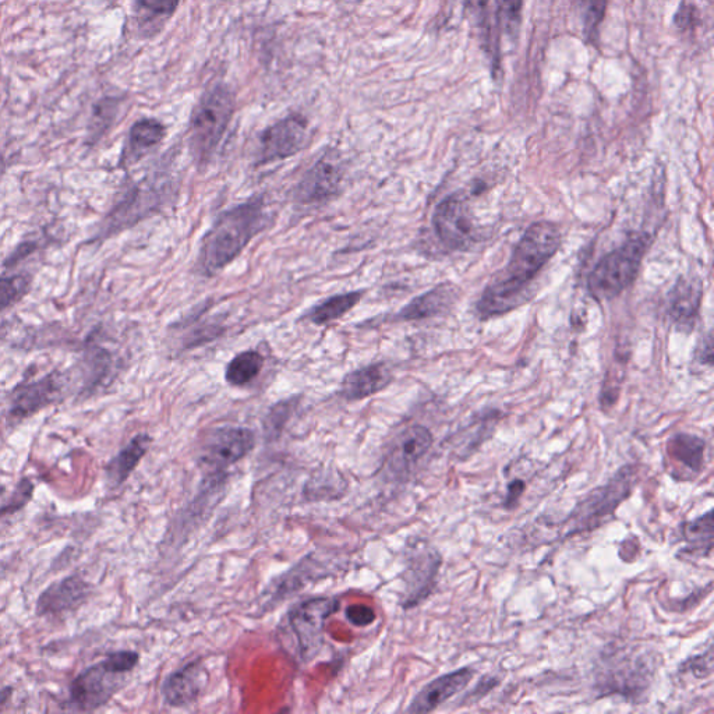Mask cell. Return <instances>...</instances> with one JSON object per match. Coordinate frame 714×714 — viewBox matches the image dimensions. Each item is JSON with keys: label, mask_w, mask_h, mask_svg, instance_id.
<instances>
[{"label": "cell", "mask_w": 714, "mask_h": 714, "mask_svg": "<svg viewBox=\"0 0 714 714\" xmlns=\"http://www.w3.org/2000/svg\"><path fill=\"white\" fill-rule=\"evenodd\" d=\"M263 200H253L226 211L205 236L199 257L207 274L224 270L267 225Z\"/></svg>", "instance_id": "cell-1"}, {"label": "cell", "mask_w": 714, "mask_h": 714, "mask_svg": "<svg viewBox=\"0 0 714 714\" xmlns=\"http://www.w3.org/2000/svg\"><path fill=\"white\" fill-rule=\"evenodd\" d=\"M139 662V653L133 650L108 653L101 662L84 668L74 677L67 699L62 703L63 709L91 713L104 708L125 687L127 675L139 666Z\"/></svg>", "instance_id": "cell-2"}, {"label": "cell", "mask_w": 714, "mask_h": 714, "mask_svg": "<svg viewBox=\"0 0 714 714\" xmlns=\"http://www.w3.org/2000/svg\"><path fill=\"white\" fill-rule=\"evenodd\" d=\"M235 111V97L225 84L205 91L190 120L189 144L194 159L207 164L221 143Z\"/></svg>", "instance_id": "cell-3"}, {"label": "cell", "mask_w": 714, "mask_h": 714, "mask_svg": "<svg viewBox=\"0 0 714 714\" xmlns=\"http://www.w3.org/2000/svg\"><path fill=\"white\" fill-rule=\"evenodd\" d=\"M636 483H638V472L634 466H624L604 486L590 491L564 522L567 528L565 537L582 535L600 528L631 496Z\"/></svg>", "instance_id": "cell-4"}, {"label": "cell", "mask_w": 714, "mask_h": 714, "mask_svg": "<svg viewBox=\"0 0 714 714\" xmlns=\"http://www.w3.org/2000/svg\"><path fill=\"white\" fill-rule=\"evenodd\" d=\"M649 245L648 233H638L606 254L589 275V291L593 298L610 300L624 292L635 281Z\"/></svg>", "instance_id": "cell-5"}, {"label": "cell", "mask_w": 714, "mask_h": 714, "mask_svg": "<svg viewBox=\"0 0 714 714\" xmlns=\"http://www.w3.org/2000/svg\"><path fill=\"white\" fill-rule=\"evenodd\" d=\"M561 236L551 222H536L530 226L516 245L505 270V278L529 286L547 261L557 253Z\"/></svg>", "instance_id": "cell-6"}, {"label": "cell", "mask_w": 714, "mask_h": 714, "mask_svg": "<svg viewBox=\"0 0 714 714\" xmlns=\"http://www.w3.org/2000/svg\"><path fill=\"white\" fill-rule=\"evenodd\" d=\"M653 670L643 656L613 655L606 657L597 675L600 694L622 695L631 701H639L649 689Z\"/></svg>", "instance_id": "cell-7"}, {"label": "cell", "mask_w": 714, "mask_h": 714, "mask_svg": "<svg viewBox=\"0 0 714 714\" xmlns=\"http://www.w3.org/2000/svg\"><path fill=\"white\" fill-rule=\"evenodd\" d=\"M338 610L337 599L317 597L300 603L289 611V624L303 659L311 660L320 652L324 642L325 622Z\"/></svg>", "instance_id": "cell-8"}, {"label": "cell", "mask_w": 714, "mask_h": 714, "mask_svg": "<svg viewBox=\"0 0 714 714\" xmlns=\"http://www.w3.org/2000/svg\"><path fill=\"white\" fill-rule=\"evenodd\" d=\"M67 378L59 370H53L47 376L21 383L10 394L7 417L10 423H20L37 415L41 410L58 404L65 398Z\"/></svg>", "instance_id": "cell-9"}, {"label": "cell", "mask_w": 714, "mask_h": 714, "mask_svg": "<svg viewBox=\"0 0 714 714\" xmlns=\"http://www.w3.org/2000/svg\"><path fill=\"white\" fill-rule=\"evenodd\" d=\"M443 557L434 547L416 546L410 551L404 576V595L401 606L405 610L419 606L434 592Z\"/></svg>", "instance_id": "cell-10"}, {"label": "cell", "mask_w": 714, "mask_h": 714, "mask_svg": "<svg viewBox=\"0 0 714 714\" xmlns=\"http://www.w3.org/2000/svg\"><path fill=\"white\" fill-rule=\"evenodd\" d=\"M256 444L253 431L245 427H222L207 437L200 463L210 473L224 472L249 455Z\"/></svg>", "instance_id": "cell-11"}, {"label": "cell", "mask_w": 714, "mask_h": 714, "mask_svg": "<svg viewBox=\"0 0 714 714\" xmlns=\"http://www.w3.org/2000/svg\"><path fill=\"white\" fill-rule=\"evenodd\" d=\"M309 139V122L300 115L279 120L261 134L258 162L270 164L300 153Z\"/></svg>", "instance_id": "cell-12"}, {"label": "cell", "mask_w": 714, "mask_h": 714, "mask_svg": "<svg viewBox=\"0 0 714 714\" xmlns=\"http://www.w3.org/2000/svg\"><path fill=\"white\" fill-rule=\"evenodd\" d=\"M93 592V585L80 574L67 575L38 596L35 614L41 618H60L76 613L86 606Z\"/></svg>", "instance_id": "cell-13"}, {"label": "cell", "mask_w": 714, "mask_h": 714, "mask_svg": "<svg viewBox=\"0 0 714 714\" xmlns=\"http://www.w3.org/2000/svg\"><path fill=\"white\" fill-rule=\"evenodd\" d=\"M433 222L438 238L450 249L469 250L475 245V224L468 205L461 197L451 196L441 201L434 212Z\"/></svg>", "instance_id": "cell-14"}, {"label": "cell", "mask_w": 714, "mask_h": 714, "mask_svg": "<svg viewBox=\"0 0 714 714\" xmlns=\"http://www.w3.org/2000/svg\"><path fill=\"white\" fill-rule=\"evenodd\" d=\"M433 436L424 426H410L399 433L387 455V469L395 477L412 472L420 459L430 451Z\"/></svg>", "instance_id": "cell-15"}, {"label": "cell", "mask_w": 714, "mask_h": 714, "mask_svg": "<svg viewBox=\"0 0 714 714\" xmlns=\"http://www.w3.org/2000/svg\"><path fill=\"white\" fill-rule=\"evenodd\" d=\"M344 173L341 162L327 155L321 158L299 183L296 196L305 204L323 203L339 192Z\"/></svg>", "instance_id": "cell-16"}, {"label": "cell", "mask_w": 714, "mask_h": 714, "mask_svg": "<svg viewBox=\"0 0 714 714\" xmlns=\"http://www.w3.org/2000/svg\"><path fill=\"white\" fill-rule=\"evenodd\" d=\"M475 677V670L465 667L461 670L452 671L450 674L441 675L429 682L413 698L408 708L409 713H431L440 708L443 703L450 701L452 696L463 691L472 678Z\"/></svg>", "instance_id": "cell-17"}, {"label": "cell", "mask_w": 714, "mask_h": 714, "mask_svg": "<svg viewBox=\"0 0 714 714\" xmlns=\"http://www.w3.org/2000/svg\"><path fill=\"white\" fill-rule=\"evenodd\" d=\"M207 673L199 662L187 664L166 678L162 685V698L172 708H183L196 702L203 692Z\"/></svg>", "instance_id": "cell-18"}, {"label": "cell", "mask_w": 714, "mask_h": 714, "mask_svg": "<svg viewBox=\"0 0 714 714\" xmlns=\"http://www.w3.org/2000/svg\"><path fill=\"white\" fill-rule=\"evenodd\" d=\"M113 356L93 335L88 337L83 356V387L79 392L81 399L93 398L112 380Z\"/></svg>", "instance_id": "cell-19"}, {"label": "cell", "mask_w": 714, "mask_h": 714, "mask_svg": "<svg viewBox=\"0 0 714 714\" xmlns=\"http://www.w3.org/2000/svg\"><path fill=\"white\" fill-rule=\"evenodd\" d=\"M151 443H153V438L148 434H137L111 461L106 463L104 470L105 482L109 489H119L122 484L126 483V480L132 476L139 463L146 457Z\"/></svg>", "instance_id": "cell-20"}, {"label": "cell", "mask_w": 714, "mask_h": 714, "mask_svg": "<svg viewBox=\"0 0 714 714\" xmlns=\"http://www.w3.org/2000/svg\"><path fill=\"white\" fill-rule=\"evenodd\" d=\"M529 286L518 284L508 278L498 279L483 292L477 303V311L483 318L501 316L525 302Z\"/></svg>", "instance_id": "cell-21"}, {"label": "cell", "mask_w": 714, "mask_h": 714, "mask_svg": "<svg viewBox=\"0 0 714 714\" xmlns=\"http://www.w3.org/2000/svg\"><path fill=\"white\" fill-rule=\"evenodd\" d=\"M391 381L390 371L384 364H371L353 371L342 384V397L348 401H360L377 394Z\"/></svg>", "instance_id": "cell-22"}, {"label": "cell", "mask_w": 714, "mask_h": 714, "mask_svg": "<svg viewBox=\"0 0 714 714\" xmlns=\"http://www.w3.org/2000/svg\"><path fill=\"white\" fill-rule=\"evenodd\" d=\"M164 137L165 127L158 120L143 119L134 123L132 129H130L122 164H136L144 155L150 153L158 144H161Z\"/></svg>", "instance_id": "cell-23"}, {"label": "cell", "mask_w": 714, "mask_h": 714, "mask_svg": "<svg viewBox=\"0 0 714 714\" xmlns=\"http://www.w3.org/2000/svg\"><path fill=\"white\" fill-rule=\"evenodd\" d=\"M705 451V440L691 434H677L667 444L668 457L671 461L692 476L702 472L705 466Z\"/></svg>", "instance_id": "cell-24"}, {"label": "cell", "mask_w": 714, "mask_h": 714, "mask_svg": "<svg viewBox=\"0 0 714 714\" xmlns=\"http://www.w3.org/2000/svg\"><path fill=\"white\" fill-rule=\"evenodd\" d=\"M455 299H457V289L454 286L440 285L433 291L424 293L420 298L410 302L398 314V318L401 320H422V318L438 316V314L444 313L448 307L454 305Z\"/></svg>", "instance_id": "cell-25"}, {"label": "cell", "mask_w": 714, "mask_h": 714, "mask_svg": "<svg viewBox=\"0 0 714 714\" xmlns=\"http://www.w3.org/2000/svg\"><path fill=\"white\" fill-rule=\"evenodd\" d=\"M701 286L692 281H681L675 286L671 296L670 314L681 327H692L699 305H701Z\"/></svg>", "instance_id": "cell-26"}, {"label": "cell", "mask_w": 714, "mask_h": 714, "mask_svg": "<svg viewBox=\"0 0 714 714\" xmlns=\"http://www.w3.org/2000/svg\"><path fill=\"white\" fill-rule=\"evenodd\" d=\"M713 511L699 516L694 521H688L681 525L682 540L688 544V551L691 556L708 557L713 549L714 536Z\"/></svg>", "instance_id": "cell-27"}, {"label": "cell", "mask_w": 714, "mask_h": 714, "mask_svg": "<svg viewBox=\"0 0 714 714\" xmlns=\"http://www.w3.org/2000/svg\"><path fill=\"white\" fill-rule=\"evenodd\" d=\"M360 299H362V293L360 292H349L344 293V295L334 296V298L327 299L321 305L314 307L307 314V318L311 323L317 325L332 323V321L344 317L348 311H351L360 302Z\"/></svg>", "instance_id": "cell-28"}, {"label": "cell", "mask_w": 714, "mask_h": 714, "mask_svg": "<svg viewBox=\"0 0 714 714\" xmlns=\"http://www.w3.org/2000/svg\"><path fill=\"white\" fill-rule=\"evenodd\" d=\"M35 484L30 477H21L13 487H0V519L17 514L31 503Z\"/></svg>", "instance_id": "cell-29"}, {"label": "cell", "mask_w": 714, "mask_h": 714, "mask_svg": "<svg viewBox=\"0 0 714 714\" xmlns=\"http://www.w3.org/2000/svg\"><path fill=\"white\" fill-rule=\"evenodd\" d=\"M263 364L264 359L260 353L254 351L240 353L226 367V381L235 387H243V385L252 383L263 369Z\"/></svg>", "instance_id": "cell-30"}, {"label": "cell", "mask_w": 714, "mask_h": 714, "mask_svg": "<svg viewBox=\"0 0 714 714\" xmlns=\"http://www.w3.org/2000/svg\"><path fill=\"white\" fill-rule=\"evenodd\" d=\"M33 286V275L27 272L6 274L0 277V313L19 305Z\"/></svg>", "instance_id": "cell-31"}, {"label": "cell", "mask_w": 714, "mask_h": 714, "mask_svg": "<svg viewBox=\"0 0 714 714\" xmlns=\"http://www.w3.org/2000/svg\"><path fill=\"white\" fill-rule=\"evenodd\" d=\"M345 489L346 482L342 475L334 470H323L306 484L305 496L310 501L334 500L341 497V491Z\"/></svg>", "instance_id": "cell-32"}, {"label": "cell", "mask_w": 714, "mask_h": 714, "mask_svg": "<svg viewBox=\"0 0 714 714\" xmlns=\"http://www.w3.org/2000/svg\"><path fill=\"white\" fill-rule=\"evenodd\" d=\"M119 111V101L115 98H106L95 106L93 119L90 125V141L97 143L111 127Z\"/></svg>", "instance_id": "cell-33"}, {"label": "cell", "mask_w": 714, "mask_h": 714, "mask_svg": "<svg viewBox=\"0 0 714 714\" xmlns=\"http://www.w3.org/2000/svg\"><path fill=\"white\" fill-rule=\"evenodd\" d=\"M579 9H581L583 31L592 40L596 37L597 30L606 16L607 0H579Z\"/></svg>", "instance_id": "cell-34"}, {"label": "cell", "mask_w": 714, "mask_h": 714, "mask_svg": "<svg viewBox=\"0 0 714 714\" xmlns=\"http://www.w3.org/2000/svg\"><path fill=\"white\" fill-rule=\"evenodd\" d=\"M137 10L146 16V20H164L175 13L179 0H136Z\"/></svg>", "instance_id": "cell-35"}, {"label": "cell", "mask_w": 714, "mask_h": 714, "mask_svg": "<svg viewBox=\"0 0 714 714\" xmlns=\"http://www.w3.org/2000/svg\"><path fill=\"white\" fill-rule=\"evenodd\" d=\"M522 6L523 0H498V12L507 33L516 34L518 31Z\"/></svg>", "instance_id": "cell-36"}, {"label": "cell", "mask_w": 714, "mask_h": 714, "mask_svg": "<svg viewBox=\"0 0 714 714\" xmlns=\"http://www.w3.org/2000/svg\"><path fill=\"white\" fill-rule=\"evenodd\" d=\"M346 618L355 627H367L376 620V613L364 604H352L346 609Z\"/></svg>", "instance_id": "cell-37"}, {"label": "cell", "mask_w": 714, "mask_h": 714, "mask_svg": "<svg viewBox=\"0 0 714 714\" xmlns=\"http://www.w3.org/2000/svg\"><path fill=\"white\" fill-rule=\"evenodd\" d=\"M526 484L521 479L512 480L508 484L507 494L504 497V508L505 510H512L515 505L519 503L521 497L523 496V491H525Z\"/></svg>", "instance_id": "cell-38"}, {"label": "cell", "mask_w": 714, "mask_h": 714, "mask_svg": "<svg viewBox=\"0 0 714 714\" xmlns=\"http://www.w3.org/2000/svg\"><path fill=\"white\" fill-rule=\"evenodd\" d=\"M692 16H694L692 7L688 6L687 3H682L680 9H678L677 16H675V24L681 30H687V28H691Z\"/></svg>", "instance_id": "cell-39"}, {"label": "cell", "mask_w": 714, "mask_h": 714, "mask_svg": "<svg viewBox=\"0 0 714 714\" xmlns=\"http://www.w3.org/2000/svg\"><path fill=\"white\" fill-rule=\"evenodd\" d=\"M13 694V689L10 687L0 689V705H5Z\"/></svg>", "instance_id": "cell-40"}, {"label": "cell", "mask_w": 714, "mask_h": 714, "mask_svg": "<svg viewBox=\"0 0 714 714\" xmlns=\"http://www.w3.org/2000/svg\"><path fill=\"white\" fill-rule=\"evenodd\" d=\"M466 2H468L469 6L473 7V9H484L487 3H489V0H466Z\"/></svg>", "instance_id": "cell-41"}]
</instances>
